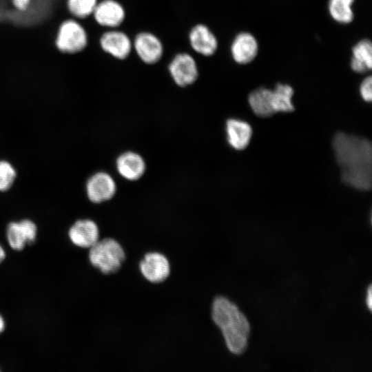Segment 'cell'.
<instances>
[{"mask_svg": "<svg viewBox=\"0 0 372 372\" xmlns=\"http://www.w3.org/2000/svg\"><path fill=\"white\" fill-rule=\"evenodd\" d=\"M273 105L275 114L289 113L294 110L292 98L294 94L293 87L288 84L278 83L272 90Z\"/></svg>", "mask_w": 372, "mask_h": 372, "instance_id": "19", "label": "cell"}, {"mask_svg": "<svg viewBox=\"0 0 372 372\" xmlns=\"http://www.w3.org/2000/svg\"><path fill=\"white\" fill-rule=\"evenodd\" d=\"M132 47L141 59L146 64L156 63L163 54V45L161 41L154 34L141 32L137 34Z\"/></svg>", "mask_w": 372, "mask_h": 372, "instance_id": "8", "label": "cell"}, {"mask_svg": "<svg viewBox=\"0 0 372 372\" xmlns=\"http://www.w3.org/2000/svg\"><path fill=\"white\" fill-rule=\"evenodd\" d=\"M355 0H329L328 11L335 21L340 24H349L354 19L352 6Z\"/></svg>", "mask_w": 372, "mask_h": 372, "instance_id": "20", "label": "cell"}, {"mask_svg": "<svg viewBox=\"0 0 372 372\" xmlns=\"http://www.w3.org/2000/svg\"><path fill=\"white\" fill-rule=\"evenodd\" d=\"M360 94L362 99L367 103L372 100V78L371 75L366 76L360 85Z\"/></svg>", "mask_w": 372, "mask_h": 372, "instance_id": "23", "label": "cell"}, {"mask_svg": "<svg viewBox=\"0 0 372 372\" xmlns=\"http://www.w3.org/2000/svg\"><path fill=\"white\" fill-rule=\"evenodd\" d=\"M258 43L250 32H241L233 39L230 52L234 61L240 65L252 62L258 53Z\"/></svg>", "mask_w": 372, "mask_h": 372, "instance_id": "10", "label": "cell"}, {"mask_svg": "<svg viewBox=\"0 0 372 372\" xmlns=\"http://www.w3.org/2000/svg\"><path fill=\"white\" fill-rule=\"evenodd\" d=\"M17 172L13 165L7 161H0V192L8 190L13 185Z\"/></svg>", "mask_w": 372, "mask_h": 372, "instance_id": "22", "label": "cell"}, {"mask_svg": "<svg viewBox=\"0 0 372 372\" xmlns=\"http://www.w3.org/2000/svg\"><path fill=\"white\" fill-rule=\"evenodd\" d=\"M350 67L358 74H365L371 70L372 44L369 39H362L353 47Z\"/></svg>", "mask_w": 372, "mask_h": 372, "instance_id": "17", "label": "cell"}, {"mask_svg": "<svg viewBox=\"0 0 372 372\" xmlns=\"http://www.w3.org/2000/svg\"><path fill=\"white\" fill-rule=\"evenodd\" d=\"M101 48L113 57L123 60L128 57L132 43L123 32L112 30L103 34L100 39Z\"/></svg>", "mask_w": 372, "mask_h": 372, "instance_id": "11", "label": "cell"}, {"mask_svg": "<svg viewBox=\"0 0 372 372\" xmlns=\"http://www.w3.org/2000/svg\"><path fill=\"white\" fill-rule=\"evenodd\" d=\"M6 256L3 247L0 245V264L4 260Z\"/></svg>", "mask_w": 372, "mask_h": 372, "instance_id": "26", "label": "cell"}, {"mask_svg": "<svg viewBox=\"0 0 372 372\" xmlns=\"http://www.w3.org/2000/svg\"><path fill=\"white\" fill-rule=\"evenodd\" d=\"M212 320L222 331L229 351L236 355L247 347L250 326L238 307L223 296H217L212 304Z\"/></svg>", "mask_w": 372, "mask_h": 372, "instance_id": "2", "label": "cell"}, {"mask_svg": "<svg viewBox=\"0 0 372 372\" xmlns=\"http://www.w3.org/2000/svg\"><path fill=\"white\" fill-rule=\"evenodd\" d=\"M189 43L197 53L205 56H212L217 50L218 43L215 34L205 25H194L189 34Z\"/></svg>", "mask_w": 372, "mask_h": 372, "instance_id": "14", "label": "cell"}, {"mask_svg": "<svg viewBox=\"0 0 372 372\" xmlns=\"http://www.w3.org/2000/svg\"><path fill=\"white\" fill-rule=\"evenodd\" d=\"M252 132L251 126L243 120L229 118L226 122L227 142L236 150H243L248 146Z\"/></svg>", "mask_w": 372, "mask_h": 372, "instance_id": "15", "label": "cell"}, {"mask_svg": "<svg viewBox=\"0 0 372 372\" xmlns=\"http://www.w3.org/2000/svg\"><path fill=\"white\" fill-rule=\"evenodd\" d=\"M168 70L174 81L180 87L193 84L198 76L196 61L185 52L177 54L169 63Z\"/></svg>", "mask_w": 372, "mask_h": 372, "instance_id": "5", "label": "cell"}, {"mask_svg": "<svg viewBox=\"0 0 372 372\" xmlns=\"http://www.w3.org/2000/svg\"><path fill=\"white\" fill-rule=\"evenodd\" d=\"M248 103L253 112L260 117H268L275 114L272 90L260 87L248 96Z\"/></svg>", "mask_w": 372, "mask_h": 372, "instance_id": "18", "label": "cell"}, {"mask_svg": "<svg viewBox=\"0 0 372 372\" xmlns=\"http://www.w3.org/2000/svg\"><path fill=\"white\" fill-rule=\"evenodd\" d=\"M366 304L369 311L372 310V286L369 285L366 289Z\"/></svg>", "mask_w": 372, "mask_h": 372, "instance_id": "25", "label": "cell"}, {"mask_svg": "<svg viewBox=\"0 0 372 372\" xmlns=\"http://www.w3.org/2000/svg\"><path fill=\"white\" fill-rule=\"evenodd\" d=\"M143 276L149 282L158 284L164 282L170 273L168 259L158 252H149L139 263Z\"/></svg>", "mask_w": 372, "mask_h": 372, "instance_id": "7", "label": "cell"}, {"mask_svg": "<svg viewBox=\"0 0 372 372\" xmlns=\"http://www.w3.org/2000/svg\"><path fill=\"white\" fill-rule=\"evenodd\" d=\"M5 329V321L1 315H0V333L3 332Z\"/></svg>", "mask_w": 372, "mask_h": 372, "instance_id": "27", "label": "cell"}, {"mask_svg": "<svg viewBox=\"0 0 372 372\" xmlns=\"http://www.w3.org/2000/svg\"><path fill=\"white\" fill-rule=\"evenodd\" d=\"M332 146L340 167L341 180L361 191H368L372 184V145L365 138L344 132L335 134Z\"/></svg>", "mask_w": 372, "mask_h": 372, "instance_id": "1", "label": "cell"}, {"mask_svg": "<svg viewBox=\"0 0 372 372\" xmlns=\"http://www.w3.org/2000/svg\"><path fill=\"white\" fill-rule=\"evenodd\" d=\"M97 0H68L70 12L79 18H85L93 13Z\"/></svg>", "mask_w": 372, "mask_h": 372, "instance_id": "21", "label": "cell"}, {"mask_svg": "<svg viewBox=\"0 0 372 372\" xmlns=\"http://www.w3.org/2000/svg\"><path fill=\"white\" fill-rule=\"evenodd\" d=\"M68 236L74 245L90 248L99 240V229L90 219L78 220L69 229Z\"/></svg>", "mask_w": 372, "mask_h": 372, "instance_id": "13", "label": "cell"}, {"mask_svg": "<svg viewBox=\"0 0 372 372\" xmlns=\"http://www.w3.org/2000/svg\"><path fill=\"white\" fill-rule=\"evenodd\" d=\"M37 232L35 223L29 219L11 222L6 229L7 240L12 249L21 251L35 240Z\"/></svg>", "mask_w": 372, "mask_h": 372, "instance_id": "9", "label": "cell"}, {"mask_svg": "<svg viewBox=\"0 0 372 372\" xmlns=\"http://www.w3.org/2000/svg\"><path fill=\"white\" fill-rule=\"evenodd\" d=\"M118 174L128 180H136L145 173L146 165L143 157L134 152L121 154L116 159Z\"/></svg>", "mask_w": 372, "mask_h": 372, "instance_id": "16", "label": "cell"}, {"mask_svg": "<svg viewBox=\"0 0 372 372\" xmlns=\"http://www.w3.org/2000/svg\"><path fill=\"white\" fill-rule=\"evenodd\" d=\"M87 42L85 30L79 23L68 20L61 24L56 41L59 50L68 53L78 52L85 48Z\"/></svg>", "mask_w": 372, "mask_h": 372, "instance_id": "4", "label": "cell"}, {"mask_svg": "<svg viewBox=\"0 0 372 372\" xmlns=\"http://www.w3.org/2000/svg\"><path fill=\"white\" fill-rule=\"evenodd\" d=\"M86 194L94 203L110 200L116 192L115 180L109 174L99 172L91 176L86 182Z\"/></svg>", "mask_w": 372, "mask_h": 372, "instance_id": "6", "label": "cell"}, {"mask_svg": "<svg viewBox=\"0 0 372 372\" xmlns=\"http://www.w3.org/2000/svg\"><path fill=\"white\" fill-rule=\"evenodd\" d=\"M12 1L13 5L17 10L20 11H25L28 8L31 0H12Z\"/></svg>", "mask_w": 372, "mask_h": 372, "instance_id": "24", "label": "cell"}, {"mask_svg": "<svg viewBox=\"0 0 372 372\" xmlns=\"http://www.w3.org/2000/svg\"><path fill=\"white\" fill-rule=\"evenodd\" d=\"M90 263L105 274L119 270L125 259V254L120 243L111 238L99 240L90 248Z\"/></svg>", "mask_w": 372, "mask_h": 372, "instance_id": "3", "label": "cell"}, {"mask_svg": "<svg viewBox=\"0 0 372 372\" xmlns=\"http://www.w3.org/2000/svg\"><path fill=\"white\" fill-rule=\"evenodd\" d=\"M93 14L99 25L110 28L121 25L125 18L123 6L116 0H103L97 3Z\"/></svg>", "mask_w": 372, "mask_h": 372, "instance_id": "12", "label": "cell"}]
</instances>
